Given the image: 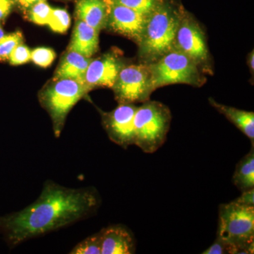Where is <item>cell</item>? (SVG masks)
Returning <instances> with one entry per match:
<instances>
[{
    "mask_svg": "<svg viewBox=\"0 0 254 254\" xmlns=\"http://www.w3.org/2000/svg\"><path fill=\"white\" fill-rule=\"evenodd\" d=\"M99 203L98 192L91 187L67 188L48 181L36 201L20 211L0 217V230L14 247L87 218Z\"/></svg>",
    "mask_w": 254,
    "mask_h": 254,
    "instance_id": "obj_1",
    "label": "cell"
},
{
    "mask_svg": "<svg viewBox=\"0 0 254 254\" xmlns=\"http://www.w3.org/2000/svg\"><path fill=\"white\" fill-rule=\"evenodd\" d=\"M217 237L232 246L235 254H254V207L235 200L220 205Z\"/></svg>",
    "mask_w": 254,
    "mask_h": 254,
    "instance_id": "obj_2",
    "label": "cell"
},
{
    "mask_svg": "<svg viewBox=\"0 0 254 254\" xmlns=\"http://www.w3.org/2000/svg\"><path fill=\"white\" fill-rule=\"evenodd\" d=\"M170 120V111L165 105L158 102H145L135 113L133 145L145 153L156 152L166 141Z\"/></svg>",
    "mask_w": 254,
    "mask_h": 254,
    "instance_id": "obj_3",
    "label": "cell"
},
{
    "mask_svg": "<svg viewBox=\"0 0 254 254\" xmlns=\"http://www.w3.org/2000/svg\"><path fill=\"white\" fill-rule=\"evenodd\" d=\"M180 21L167 7H159L148 16L139 40L140 52L149 60L161 58L173 50Z\"/></svg>",
    "mask_w": 254,
    "mask_h": 254,
    "instance_id": "obj_4",
    "label": "cell"
},
{
    "mask_svg": "<svg viewBox=\"0 0 254 254\" xmlns=\"http://www.w3.org/2000/svg\"><path fill=\"white\" fill-rule=\"evenodd\" d=\"M148 68L152 91L173 83L197 86L201 81L196 64L180 50H171Z\"/></svg>",
    "mask_w": 254,
    "mask_h": 254,
    "instance_id": "obj_5",
    "label": "cell"
},
{
    "mask_svg": "<svg viewBox=\"0 0 254 254\" xmlns=\"http://www.w3.org/2000/svg\"><path fill=\"white\" fill-rule=\"evenodd\" d=\"M88 91L84 83L66 78L55 81L41 93L42 104L51 117L57 138L70 110Z\"/></svg>",
    "mask_w": 254,
    "mask_h": 254,
    "instance_id": "obj_6",
    "label": "cell"
},
{
    "mask_svg": "<svg viewBox=\"0 0 254 254\" xmlns=\"http://www.w3.org/2000/svg\"><path fill=\"white\" fill-rule=\"evenodd\" d=\"M117 99L122 103L145 101L152 90L148 67L131 65L120 70L113 87Z\"/></svg>",
    "mask_w": 254,
    "mask_h": 254,
    "instance_id": "obj_7",
    "label": "cell"
},
{
    "mask_svg": "<svg viewBox=\"0 0 254 254\" xmlns=\"http://www.w3.org/2000/svg\"><path fill=\"white\" fill-rule=\"evenodd\" d=\"M136 108L132 103H122L105 116V129L110 139L125 149L134 143L133 119Z\"/></svg>",
    "mask_w": 254,
    "mask_h": 254,
    "instance_id": "obj_8",
    "label": "cell"
},
{
    "mask_svg": "<svg viewBox=\"0 0 254 254\" xmlns=\"http://www.w3.org/2000/svg\"><path fill=\"white\" fill-rule=\"evenodd\" d=\"M121 69V64L113 55L92 60L85 76V86L88 91L95 86L113 88Z\"/></svg>",
    "mask_w": 254,
    "mask_h": 254,
    "instance_id": "obj_9",
    "label": "cell"
},
{
    "mask_svg": "<svg viewBox=\"0 0 254 254\" xmlns=\"http://www.w3.org/2000/svg\"><path fill=\"white\" fill-rule=\"evenodd\" d=\"M176 41L180 51L195 64L203 63L208 58L204 36L195 23L188 21L180 22L177 32Z\"/></svg>",
    "mask_w": 254,
    "mask_h": 254,
    "instance_id": "obj_10",
    "label": "cell"
},
{
    "mask_svg": "<svg viewBox=\"0 0 254 254\" xmlns=\"http://www.w3.org/2000/svg\"><path fill=\"white\" fill-rule=\"evenodd\" d=\"M147 16L113 1L110 8V25L115 31L139 41Z\"/></svg>",
    "mask_w": 254,
    "mask_h": 254,
    "instance_id": "obj_11",
    "label": "cell"
},
{
    "mask_svg": "<svg viewBox=\"0 0 254 254\" xmlns=\"http://www.w3.org/2000/svg\"><path fill=\"white\" fill-rule=\"evenodd\" d=\"M99 234L102 254H131L136 252L134 237L123 225L105 227Z\"/></svg>",
    "mask_w": 254,
    "mask_h": 254,
    "instance_id": "obj_12",
    "label": "cell"
},
{
    "mask_svg": "<svg viewBox=\"0 0 254 254\" xmlns=\"http://www.w3.org/2000/svg\"><path fill=\"white\" fill-rule=\"evenodd\" d=\"M98 33L87 23L78 20L75 26L68 46V51L75 52L86 58H91L98 48Z\"/></svg>",
    "mask_w": 254,
    "mask_h": 254,
    "instance_id": "obj_13",
    "label": "cell"
},
{
    "mask_svg": "<svg viewBox=\"0 0 254 254\" xmlns=\"http://www.w3.org/2000/svg\"><path fill=\"white\" fill-rule=\"evenodd\" d=\"M91 60L75 52H68L57 69L54 81L68 78L84 83L87 68Z\"/></svg>",
    "mask_w": 254,
    "mask_h": 254,
    "instance_id": "obj_14",
    "label": "cell"
},
{
    "mask_svg": "<svg viewBox=\"0 0 254 254\" xmlns=\"http://www.w3.org/2000/svg\"><path fill=\"white\" fill-rule=\"evenodd\" d=\"M78 19L99 32L106 23L107 6L103 0H79L76 7Z\"/></svg>",
    "mask_w": 254,
    "mask_h": 254,
    "instance_id": "obj_15",
    "label": "cell"
},
{
    "mask_svg": "<svg viewBox=\"0 0 254 254\" xmlns=\"http://www.w3.org/2000/svg\"><path fill=\"white\" fill-rule=\"evenodd\" d=\"M210 103L220 113L225 115L244 134L248 137L254 144V114L253 112L245 111L220 104L213 99Z\"/></svg>",
    "mask_w": 254,
    "mask_h": 254,
    "instance_id": "obj_16",
    "label": "cell"
},
{
    "mask_svg": "<svg viewBox=\"0 0 254 254\" xmlns=\"http://www.w3.org/2000/svg\"><path fill=\"white\" fill-rule=\"evenodd\" d=\"M254 145L245 155L235 168L232 177L234 185L241 192L254 189Z\"/></svg>",
    "mask_w": 254,
    "mask_h": 254,
    "instance_id": "obj_17",
    "label": "cell"
},
{
    "mask_svg": "<svg viewBox=\"0 0 254 254\" xmlns=\"http://www.w3.org/2000/svg\"><path fill=\"white\" fill-rule=\"evenodd\" d=\"M71 22L69 14L66 10L53 8L48 24L56 33H64L67 31Z\"/></svg>",
    "mask_w": 254,
    "mask_h": 254,
    "instance_id": "obj_18",
    "label": "cell"
},
{
    "mask_svg": "<svg viewBox=\"0 0 254 254\" xmlns=\"http://www.w3.org/2000/svg\"><path fill=\"white\" fill-rule=\"evenodd\" d=\"M23 34L18 31L0 38V62L9 60L13 50L23 43Z\"/></svg>",
    "mask_w": 254,
    "mask_h": 254,
    "instance_id": "obj_19",
    "label": "cell"
},
{
    "mask_svg": "<svg viewBox=\"0 0 254 254\" xmlns=\"http://www.w3.org/2000/svg\"><path fill=\"white\" fill-rule=\"evenodd\" d=\"M71 254H100L101 240L99 232L87 237L75 246L70 252Z\"/></svg>",
    "mask_w": 254,
    "mask_h": 254,
    "instance_id": "obj_20",
    "label": "cell"
},
{
    "mask_svg": "<svg viewBox=\"0 0 254 254\" xmlns=\"http://www.w3.org/2000/svg\"><path fill=\"white\" fill-rule=\"evenodd\" d=\"M53 8L46 1H41L30 8L29 19L38 25H47Z\"/></svg>",
    "mask_w": 254,
    "mask_h": 254,
    "instance_id": "obj_21",
    "label": "cell"
},
{
    "mask_svg": "<svg viewBox=\"0 0 254 254\" xmlns=\"http://www.w3.org/2000/svg\"><path fill=\"white\" fill-rule=\"evenodd\" d=\"M113 2L123 5L145 16L155 9L154 0H113Z\"/></svg>",
    "mask_w": 254,
    "mask_h": 254,
    "instance_id": "obj_22",
    "label": "cell"
},
{
    "mask_svg": "<svg viewBox=\"0 0 254 254\" xmlns=\"http://www.w3.org/2000/svg\"><path fill=\"white\" fill-rule=\"evenodd\" d=\"M56 58L54 50L49 48H38L31 51V60L38 66L48 67Z\"/></svg>",
    "mask_w": 254,
    "mask_h": 254,
    "instance_id": "obj_23",
    "label": "cell"
},
{
    "mask_svg": "<svg viewBox=\"0 0 254 254\" xmlns=\"http://www.w3.org/2000/svg\"><path fill=\"white\" fill-rule=\"evenodd\" d=\"M31 51L27 46L21 44L17 47L10 55L9 60L11 65H20L27 63L31 60Z\"/></svg>",
    "mask_w": 254,
    "mask_h": 254,
    "instance_id": "obj_24",
    "label": "cell"
},
{
    "mask_svg": "<svg viewBox=\"0 0 254 254\" xmlns=\"http://www.w3.org/2000/svg\"><path fill=\"white\" fill-rule=\"evenodd\" d=\"M203 254H235V250L232 246L227 245L217 237L213 245L202 253Z\"/></svg>",
    "mask_w": 254,
    "mask_h": 254,
    "instance_id": "obj_25",
    "label": "cell"
},
{
    "mask_svg": "<svg viewBox=\"0 0 254 254\" xmlns=\"http://www.w3.org/2000/svg\"><path fill=\"white\" fill-rule=\"evenodd\" d=\"M234 200L240 204L254 207V189L242 192V195Z\"/></svg>",
    "mask_w": 254,
    "mask_h": 254,
    "instance_id": "obj_26",
    "label": "cell"
},
{
    "mask_svg": "<svg viewBox=\"0 0 254 254\" xmlns=\"http://www.w3.org/2000/svg\"><path fill=\"white\" fill-rule=\"evenodd\" d=\"M13 0H0V20L6 18L12 9Z\"/></svg>",
    "mask_w": 254,
    "mask_h": 254,
    "instance_id": "obj_27",
    "label": "cell"
},
{
    "mask_svg": "<svg viewBox=\"0 0 254 254\" xmlns=\"http://www.w3.org/2000/svg\"><path fill=\"white\" fill-rule=\"evenodd\" d=\"M41 1L46 0H16V3L24 9H30L32 6Z\"/></svg>",
    "mask_w": 254,
    "mask_h": 254,
    "instance_id": "obj_28",
    "label": "cell"
},
{
    "mask_svg": "<svg viewBox=\"0 0 254 254\" xmlns=\"http://www.w3.org/2000/svg\"><path fill=\"white\" fill-rule=\"evenodd\" d=\"M254 53L253 52H252V54H251V57H250V66H251V68H252V70H254Z\"/></svg>",
    "mask_w": 254,
    "mask_h": 254,
    "instance_id": "obj_29",
    "label": "cell"
},
{
    "mask_svg": "<svg viewBox=\"0 0 254 254\" xmlns=\"http://www.w3.org/2000/svg\"><path fill=\"white\" fill-rule=\"evenodd\" d=\"M4 36V31H3L2 28L0 26V38H2Z\"/></svg>",
    "mask_w": 254,
    "mask_h": 254,
    "instance_id": "obj_30",
    "label": "cell"
}]
</instances>
